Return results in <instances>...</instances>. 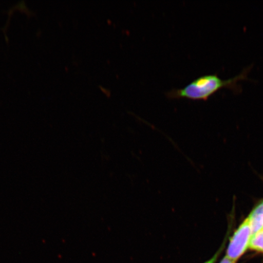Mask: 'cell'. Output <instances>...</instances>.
<instances>
[{
  "label": "cell",
  "instance_id": "1",
  "mask_svg": "<svg viewBox=\"0 0 263 263\" xmlns=\"http://www.w3.org/2000/svg\"><path fill=\"white\" fill-rule=\"evenodd\" d=\"M251 69L252 66L246 68L241 73L228 80H222L216 74L203 75L196 78L182 88L173 89L167 92L166 95L170 98L207 101L214 94L226 88L235 93H239L242 90V87L238 82L249 80L248 75Z\"/></svg>",
  "mask_w": 263,
  "mask_h": 263
},
{
  "label": "cell",
  "instance_id": "2",
  "mask_svg": "<svg viewBox=\"0 0 263 263\" xmlns=\"http://www.w3.org/2000/svg\"><path fill=\"white\" fill-rule=\"evenodd\" d=\"M252 235L251 223L248 218L236 230L234 235L230 239L227 250V257L236 262L249 248Z\"/></svg>",
  "mask_w": 263,
  "mask_h": 263
},
{
  "label": "cell",
  "instance_id": "3",
  "mask_svg": "<svg viewBox=\"0 0 263 263\" xmlns=\"http://www.w3.org/2000/svg\"><path fill=\"white\" fill-rule=\"evenodd\" d=\"M248 218L253 235L263 229V200L252 210Z\"/></svg>",
  "mask_w": 263,
  "mask_h": 263
},
{
  "label": "cell",
  "instance_id": "4",
  "mask_svg": "<svg viewBox=\"0 0 263 263\" xmlns=\"http://www.w3.org/2000/svg\"><path fill=\"white\" fill-rule=\"evenodd\" d=\"M249 248L254 251L263 253V230L252 235Z\"/></svg>",
  "mask_w": 263,
  "mask_h": 263
},
{
  "label": "cell",
  "instance_id": "5",
  "mask_svg": "<svg viewBox=\"0 0 263 263\" xmlns=\"http://www.w3.org/2000/svg\"><path fill=\"white\" fill-rule=\"evenodd\" d=\"M221 249L220 250V251H219L218 252H217L216 254L215 255H214L211 259H209V261H207L206 262H205L204 263H215L217 260V258H218V256L220 254V252H221Z\"/></svg>",
  "mask_w": 263,
  "mask_h": 263
},
{
  "label": "cell",
  "instance_id": "6",
  "mask_svg": "<svg viewBox=\"0 0 263 263\" xmlns=\"http://www.w3.org/2000/svg\"><path fill=\"white\" fill-rule=\"evenodd\" d=\"M220 263H235V262H233L231 260V259H230L227 256L226 257L223 258L221 261L220 262Z\"/></svg>",
  "mask_w": 263,
  "mask_h": 263
},
{
  "label": "cell",
  "instance_id": "7",
  "mask_svg": "<svg viewBox=\"0 0 263 263\" xmlns=\"http://www.w3.org/2000/svg\"><path fill=\"white\" fill-rule=\"evenodd\" d=\"M262 230H263V229H262Z\"/></svg>",
  "mask_w": 263,
  "mask_h": 263
}]
</instances>
